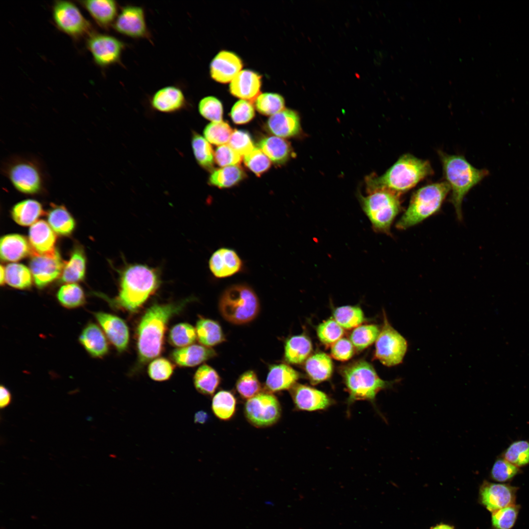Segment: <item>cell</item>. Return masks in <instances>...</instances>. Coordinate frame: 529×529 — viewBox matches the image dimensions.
<instances>
[{
  "instance_id": "1",
  "label": "cell",
  "mask_w": 529,
  "mask_h": 529,
  "mask_svg": "<svg viewBox=\"0 0 529 529\" xmlns=\"http://www.w3.org/2000/svg\"><path fill=\"white\" fill-rule=\"evenodd\" d=\"M188 299L178 302L154 304L142 316L136 331L138 360L144 365L159 356L164 348L165 335L170 319L182 311Z\"/></svg>"
},
{
  "instance_id": "2",
  "label": "cell",
  "mask_w": 529,
  "mask_h": 529,
  "mask_svg": "<svg viewBox=\"0 0 529 529\" xmlns=\"http://www.w3.org/2000/svg\"><path fill=\"white\" fill-rule=\"evenodd\" d=\"M160 283L156 269L143 264H129L119 272L118 295L107 301L113 307L136 312L156 291Z\"/></svg>"
},
{
  "instance_id": "3",
  "label": "cell",
  "mask_w": 529,
  "mask_h": 529,
  "mask_svg": "<svg viewBox=\"0 0 529 529\" xmlns=\"http://www.w3.org/2000/svg\"><path fill=\"white\" fill-rule=\"evenodd\" d=\"M444 176L451 191V201L459 220L462 217V204L468 192L488 174L485 169H478L464 156L439 151Z\"/></svg>"
},
{
  "instance_id": "4",
  "label": "cell",
  "mask_w": 529,
  "mask_h": 529,
  "mask_svg": "<svg viewBox=\"0 0 529 529\" xmlns=\"http://www.w3.org/2000/svg\"><path fill=\"white\" fill-rule=\"evenodd\" d=\"M1 172L14 188L26 194L44 192L48 176L42 163L32 156L14 155L5 160Z\"/></svg>"
},
{
  "instance_id": "5",
  "label": "cell",
  "mask_w": 529,
  "mask_h": 529,
  "mask_svg": "<svg viewBox=\"0 0 529 529\" xmlns=\"http://www.w3.org/2000/svg\"><path fill=\"white\" fill-rule=\"evenodd\" d=\"M360 197L363 211L374 230L391 235V225L402 209L401 194L371 184L367 195Z\"/></svg>"
},
{
  "instance_id": "6",
  "label": "cell",
  "mask_w": 529,
  "mask_h": 529,
  "mask_svg": "<svg viewBox=\"0 0 529 529\" xmlns=\"http://www.w3.org/2000/svg\"><path fill=\"white\" fill-rule=\"evenodd\" d=\"M433 173L428 161L407 153L402 155L383 175L373 180L372 185L401 194L412 189Z\"/></svg>"
},
{
  "instance_id": "7",
  "label": "cell",
  "mask_w": 529,
  "mask_h": 529,
  "mask_svg": "<svg viewBox=\"0 0 529 529\" xmlns=\"http://www.w3.org/2000/svg\"><path fill=\"white\" fill-rule=\"evenodd\" d=\"M342 375L349 394L348 407L360 400L368 401L374 405L377 393L393 384L380 378L373 366L365 361H358L346 366Z\"/></svg>"
},
{
  "instance_id": "8",
  "label": "cell",
  "mask_w": 529,
  "mask_h": 529,
  "mask_svg": "<svg viewBox=\"0 0 529 529\" xmlns=\"http://www.w3.org/2000/svg\"><path fill=\"white\" fill-rule=\"evenodd\" d=\"M450 191V186L446 182L429 184L418 189L396 223V228L406 230L437 212Z\"/></svg>"
},
{
  "instance_id": "9",
  "label": "cell",
  "mask_w": 529,
  "mask_h": 529,
  "mask_svg": "<svg viewBox=\"0 0 529 529\" xmlns=\"http://www.w3.org/2000/svg\"><path fill=\"white\" fill-rule=\"evenodd\" d=\"M219 310L223 317L234 324L253 320L260 310V303L254 290L249 286L238 284L228 287L222 294Z\"/></svg>"
},
{
  "instance_id": "10",
  "label": "cell",
  "mask_w": 529,
  "mask_h": 529,
  "mask_svg": "<svg viewBox=\"0 0 529 529\" xmlns=\"http://www.w3.org/2000/svg\"><path fill=\"white\" fill-rule=\"evenodd\" d=\"M408 349L406 338L389 323L384 313V324L376 340L374 355L383 364L390 367L403 361Z\"/></svg>"
},
{
  "instance_id": "11",
  "label": "cell",
  "mask_w": 529,
  "mask_h": 529,
  "mask_svg": "<svg viewBox=\"0 0 529 529\" xmlns=\"http://www.w3.org/2000/svg\"><path fill=\"white\" fill-rule=\"evenodd\" d=\"M52 17L57 27L77 39L94 32L93 27L77 6L70 1L57 0L52 6Z\"/></svg>"
},
{
  "instance_id": "12",
  "label": "cell",
  "mask_w": 529,
  "mask_h": 529,
  "mask_svg": "<svg viewBox=\"0 0 529 529\" xmlns=\"http://www.w3.org/2000/svg\"><path fill=\"white\" fill-rule=\"evenodd\" d=\"M246 419L254 426L264 428L276 423L281 415L277 397L270 392H261L247 400L244 406Z\"/></svg>"
},
{
  "instance_id": "13",
  "label": "cell",
  "mask_w": 529,
  "mask_h": 529,
  "mask_svg": "<svg viewBox=\"0 0 529 529\" xmlns=\"http://www.w3.org/2000/svg\"><path fill=\"white\" fill-rule=\"evenodd\" d=\"M86 46L95 62L102 67L118 62L124 47L115 37L95 32L88 37Z\"/></svg>"
},
{
  "instance_id": "14",
  "label": "cell",
  "mask_w": 529,
  "mask_h": 529,
  "mask_svg": "<svg viewBox=\"0 0 529 529\" xmlns=\"http://www.w3.org/2000/svg\"><path fill=\"white\" fill-rule=\"evenodd\" d=\"M31 254L29 268L38 288H44L62 274L65 263L57 250L49 255Z\"/></svg>"
},
{
  "instance_id": "15",
  "label": "cell",
  "mask_w": 529,
  "mask_h": 529,
  "mask_svg": "<svg viewBox=\"0 0 529 529\" xmlns=\"http://www.w3.org/2000/svg\"><path fill=\"white\" fill-rule=\"evenodd\" d=\"M518 488L509 483H494L484 481L481 485L479 495L481 504L493 512L515 504Z\"/></svg>"
},
{
  "instance_id": "16",
  "label": "cell",
  "mask_w": 529,
  "mask_h": 529,
  "mask_svg": "<svg viewBox=\"0 0 529 529\" xmlns=\"http://www.w3.org/2000/svg\"><path fill=\"white\" fill-rule=\"evenodd\" d=\"M114 27L117 32L132 38L148 36L144 11L137 6L122 7L114 22Z\"/></svg>"
},
{
  "instance_id": "17",
  "label": "cell",
  "mask_w": 529,
  "mask_h": 529,
  "mask_svg": "<svg viewBox=\"0 0 529 529\" xmlns=\"http://www.w3.org/2000/svg\"><path fill=\"white\" fill-rule=\"evenodd\" d=\"M94 315L109 340L119 353L127 348L129 331L127 325L120 317L111 313L98 312Z\"/></svg>"
},
{
  "instance_id": "18",
  "label": "cell",
  "mask_w": 529,
  "mask_h": 529,
  "mask_svg": "<svg viewBox=\"0 0 529 529\" xmlns=\"http://www.w3.org/2000/svg\"><path fill=\"white\" fill-rule=\"evenodd\" d=\"M295 408L308 411L324 410L333 404L332 400L324 392L302 384H295L290 389Z\"/></svg>"
},
{
  "instance_id": "19",
  "label": "cell",
  "mask_w": 529,
  "mask_h": 529,
  "mask_svg": "<svg viewBox=\"0 0 529 529\" xmlns=\"http://www.w3.org/2000/svg\"><path fill=\"white\" fill-rule=\"evenodd\" d=\"M29 243L31 253L39 255H49L56 250L55 245L57 237L48 223L43 220H37L30 227Z\"/></svg>"
},
{
  "instance_id": "20",
  "label": "cell",
  "mask_w": 529,
  "mask_h": 529,
  "mask_svg": "<svg viewBox=\"0 0 529 529\" xmlns=\"http://www.w3.org/2000/svg\"><path fill=\"white\" fill-rule=\"evenodd\" d=\"M242 67V61L237 55L232 52L221 51L212 61L210 74L216 81L227 83L232 80Z\"/></svg>"
},
{
  "instance_id": "21",
  "label": "cell",
  "mask_w": 529,
  "mask_h": 529,
  "mask_svg": "<svg viewBox=\"0 0 529 529\" xmlns=\"http://www.w3.org/2000/svg\"><path fill=\"white\" fill-rule=\"evenodd\" d=\"M209 264L213 274L217 278H222L238 272L241 268L242 262L234 250L221 248L212 254Z\"/></svg>"
},
{
  "instance_id": "22",
  "label": "cell",
  "mask_w": 529,
  "mask_h": 529,
  "mask_svg": "<svg viewBox=\"0 0 529 529\" xmlns=\"http://www.w3.org/2000/svg\"><path fill=\"white\" fill-rule=\"evenodd\" d=\"M261 76L249 70L240 71L231 81L230 91L237 97L251 100L259 96Z\"/></svg>"
},
{
  "instance_id": "23",
  "label": "cell",
  "mask_w": 529,
  "mask_h": 529,
  "mask_svg": "<svg viewBox=\"0 0 529 529\" xmlns=\"http://www.w3.org/2000/svg\"><path fill=\"white\" fill-rule=\"evenodd\" d=\"M216 355V351L211 347L201 344H192L174 349L170 356L173 361L179 366L193 367Z\"/></svg>"
},
{
  "instance_id": "24",
  "label": "cell",
  "mask_w": 529,
  "mask_h": 529,
  "mask_svg": "<svg viewBox=\"0 0 529 529\" xmlns=\"http://www.w3.org/2000/svg\"><path fill=\"white\" fill-rule=\"evenodd\" d=\"M79 341L93 357L101 358L108 353L109 345L105 334L96 323L90 322L84 328Z\"/></svg>"
},
{
  "instance_id": "25",
  "label": "cell",
  "mask_w": 529,
  "mask_h": 529,
  "mask_svg": "<svg viewBox=\"0 0 529 529\" xmlns=\"http://www.w3.org/2000/svg\"><path fill=\"white\" fill-rule=\"evenodd\" d=\"M299 378L297 371L289 365L281 363L270 366L265 384L268 392L291 389Z\"/></svg>"
},
{
  "instance_id": "26",
  "label": "cell",
  "mask_w": 529,
  "mask_h": 529,
  "mask_svg": "<svg viewBox=\"0 0 529 529\" xmlns=\"http://www.w3.org/2000/svg\"><path fill=\"white\" fill-rule=\"evenodd\" d=\"M267 127L274 135L288 138L297 135L300 130L298 115L294 111L284 109L272 115L267 121Z\"/></svg>"
},
{
  "instance_id": "27",
  "label": "cell",
  "mask_w": 529,
  "mask_h": 529,
  "mask_svg": "<svg viewBox=\"0 0 529 529\" xmlns=\"http://www.w3.org/2000/svg\"><path fill=\"white\" fill-rule=\"evenodd\" d=\"M186 99L183 92L177 87L169 86L157 91L151 104L153 108L162 112L170 113L184 107Z\"/></svg>"
},
{
  "instance_id": "28",
  "label": "cell",
  "mask_w": 529,
  "mask_h": 529,
  "mask_svg": "<svg viewBox=\"0 0 529 529\" xmlns=\"http://www.w3.org/2000/svg\"><path fill=\"white\" fill-rule=\"evenodd\" d=\"M79 2L101 27L108 28L115 21L117 4L115 0H87Z\"/></svg>"
},
{
  "instance_id": "29",
  "label": "cell",
  "mask_w": 529,
  "mask_h": 529,
  "mask_svg": "<svg viewBox=\"0 0 529 529\" xmlns=\"http://www.w3.org/2000/svg\"><path fill=\"white\" fill-rule=\"evenodd\" d=\"M31 253V248L29 243L22 235H7L0 239V257L4 261H18Z\"/></svg>"
},
{
  "instance_id": "30",
  "label": "cell",
  "mask_w": 529,
  "mask_h": 529,
  "mask_svg": "<svg viewBox=\"0 0 529 529\" xmlns=\"http://www.w3.org/2000/svg\"><path fill=\"white\" fill-rule=\"evenodd\" d=\"M305 368L311 382L313 384H317L331 376L333 365L329 356L324 353H317L306 360Z\"/></svg>"
},
{
  "instance_id": "31",
  "label": "cell",
  "mask_w": 529,
  "mask_h": 529,
  "mask_svg": "<svg viewBox=\"0 0 529 529\" xmlns=\"http://www.w3.org/2000/svg\"><path fill=\"white\" fill-rule=\"evenodd\" d=\"M312 349L308 337L303 335L294 336L286 342L284 358L289 363L300 364L308 358Z\"/></svg>"
},
{
  "instance_id": "32",
  "label": "cell",
  "mask_w": 529,
  "mask_h": 529,
  "mask_svg": "<svg viewBox=\"0 0 529 529\" xmlns=\"http://www.w3.org/2000/svg\"><path fill=\"white\" fill-rule=\"evenodd\" d=\"M197 338L199 343L211 347L225 340V337L219 323L213 320L201 317L195 327Z\"/></svg>"
},
{
  "instance_id": "33",
  "label": "cell",
  "mask_w": 529,
  "mask_h": 529,
  "mask_svg": "<svg viewBox=\"0 0 529 529\" xmlns=\"http://www.w3.org/2000/svg\"><path fill=\"white\" fill-rule=\"evenodd\" d=\"M44 214L41 204L31 199L22 200L16 204L12 209L13 219L19 225H32Z\"/></svg>"
},
{
  "instance_id": "34",
  "label": "cell",
  "mask_w": 529,
  "mask_h": 529,
  "mask_svg": "<svg viewBox=\"0 0 529 529\" xmlns=\"http://www.w3.org/2000/svg\"><path fill=\"white\" fill-rule=\"evenodd\" d=\"M259 146V148L270 160L277 164L285 162L291 153L289 143L277 136H271L262 139Z\"/></svg>"
},
{
  "instance_id": "35",
  "label": "cell",
  "mask_w": 529,
  "mask_h": 529,
  "mask_svg": "<svg viewBox=\"0 0 529 529\" xmlns=\"http://www.w3.org/2000/svg\"><path fill=\"white\" fill-rule=\"evenodd\" d=\"M86 270V258L81 248H75L69 261L65 263L61 276V281L75 283L82 280Z\"/></svg>"
},
{
  "instance_id": "36",
  "label": "cell",
  "mask_w": 529,
  "mask_h": 529,
  "mask_svg": "<svg viewBox=\"0 0 529 529\" xmlns=\"http://www.w3.org/2000/svg\"><path fill=\"white\" fill-rule=\"evenodd\" d=\"M193 384L200 393L208 395L214 393L220 382L217 372L212 367L204 364L196 371L193 376Z\"/></svg>"
},
{
  "instance_id": "37",
  "label": "cell",
  "mask_w": 529,
  "mask_h": 529,
  "mask_svg": "<svg viewBox=\"0 0 529 529\" xmlns=\"http://www.w3.org/2000/svg\"><path fill=\"white\" fill-rule=\"evenodd\" d=\"M48 220L53 231L60 235H69L74 228V219L63 205H53L48 214Z\"/></svg>"
},
{
  "instance_id": "38",
  "label": "cell",
  "mask_w": 529,
  "mask_h": 529,
  "mask_svg": "<svg viewBox=\"0 0 529 529\" xmlns=\"http://www.w3.org/2000/svg\"><path fill=\"white\" fill-rule=\"evenodd\" d=\"M237 400L230 391L221 390L213 397L212 409L219 419L226 421L232 418L236 412Z\"/></svg>"
},
{
  "instance_id": "39",
  "label": "cell",
  "mask_w": 529,
  "mask_h": 529,
  "mask_svg": "<svg viewBox=\"0 0 529 529\" xmlns=\"http://www.w3.org/2000/svg\"><path fill=\"white\" fill-rule=\"evenodd\" d=\"M5 283L18 289H26L32 284L30 269L18 263L9 264L5 268Z\"/></svg>"
},
{
  "instance_id": "40",
  "label": "cell",
  "mask_w": 529,
  "mask_h": 529,
  "mask_svg": "<svg viewBox=\"0 0 529 529\" xmlns=\"http://www.w3.org/2000/svg\"><path fill=\"white\" fill-rule=\"evenodd\" d=\"M244 177V173L239 166H230L214 170L209 178L210 183L221 188L234 186Z\"/></svg>"
},
{
  "instance_id": "41",
  "label": "cell",
  "mask_w": 529,
  "mask_h": 529,
  "mask_svg": "<svg viewBox=\"0 0 529 529\" xmlns=\"http://www.w3.org/2000/svg\"><path fill=\"white\" fill-rule=\"evenodd\" d=\"M334 319L343 329H351L360 326L364 316L361 308L357 306H343L336 308Z\"/></svg>"
},
{
  "instance_id": "42",
  "label": "cell",
  "mask_w": 529,
  "mask_h": 529,
  "mask_svg": "<svg viewBox=\"0 0 529 529\" xmlns=\"http://www.w3.org/2000/svg\"><path fill=\"white\" fill-rule=\"evenodd\" d=\"M56 296L63 306L69 309L80 307L85 302L82 289L75 283H67L63 285L58 290Z\"/></svg>"
},
{
  "instance_id": "43",
  "label": "cell",
  "mask_w": 529,
  "mask_h": 529,
  "mask_svg": "<svg viewBox=\"0 0 529 529\" xmlns=\"http://www.w3.org/2000/svg\"><path fill=\"white\" fill-rule=\"evenodd\" d=\"M197 338L195 328L183 322L173 326L169 330L168 341L173 346L181 348L192 344Z\"/></svg>"
},
{
  "instance_id": "44",
  "label": "cell",
  "mask_w": 529,
  "mask_h": 529,
  "mask_svg": "<svg viewBox=\"0 0 529 529\" xmlns=\"http://www.w3.org/2000/svg\"><path fill=\"white\" fill-rule=\"evenodd\" d=\"M380 330L374 324L360 325L353 330L350 340L358 350H363L376 341Z\"/></svg>"
},
{
  "instance_id": "45",
  "label": "cell",
  "mask_w": 529,
  "mask_h": 529,
  "mask_svg": "<svg viewBox=\"0 0 529 529\" xmlns=\"http://www.w3.org/2000/svg\"><path fill=\"white\" fill-rule=\"evenodd\" d=\"M501 457L515 466L521 468L529 464V441L519 440L511 443Z\"/></svg>"
},
{
  "instance_id": "46",
  "label": "cell",
  "mask_w": 529,
  "mask_h": 529,
  "mask_svg": "<svg viewBox=\"0 0 529 529\" xmlns=\"http://www.w3.org/2000/svg\"><path fill=\"white\" fill-rule=\"evenodd\" d=\"M193 154L198 164L205 168H211L214 161V153L209 142L201 136L194 134L192 139Z\"/></svg>"
},
{
  "instance_id": "47",
  "label": "cell",
  "mask_w": 529,
  "mask_h": 529,
  "mask_svg": "<svg viewBox=\"0 0 529 529\" xmlns=\"http://www.w3.org/2000/svg\"><path fill=\"white\" fill-rule=\"evenodd\" d=\"M236 387L240 396L248 400L261 391V384L255 372L248 370L242 373L238 379Z\"/></svg>"
},
{
  "instance_id": "48",
  "label": "cell",
  "mask_w": 529,
  "mask_h": 529,
  "mask_svg": "<svg viewBox=\"0 0 529 529\" xmlns=\"http://www.w3.org/2000/svg\"><path fill=\"white\" fill-rule=\"evenodd\" d=\"M233 132L230 125L221 121L208 124L204 129V135L209 143L221 145L229 142Z\"/></svg>"
},
{
  "instance_id": "49",
  "label": "cell",
  "mask_w": 529,
  "mask_h": 529,
  "mask_svg": "<svg viewBox=\"0 0 529 529\" xmlns=\"http://www.w3.org/2000/svg\"><path fill=\"white\" fill-rule=\"evenodd\" d=\"M255 105L261 114L272 116L284 109L285 100L279 94L266 93L258 96Z\"/></svg>"
},
{
  "instance_id": "50",
  "label": "cell",
  "mask_w": 529,
  "mask_h": 529,
  "mask_svg": "<svg viewBox=\"0 0 529 529\" xmlns=\"http://www.w3.org/2000/svg\"><path fill=\"white\" fill-rule=\"evenodd\" d=\"M520 506L515 504L492 512L491 523L494 529H511L514 526Z\"/></svg>"
},
{
  "instance_id": "51",
  "label": "cell",
  "mask_w": 529,
  "mask_h": 529,
  "mask_svg": "<svg viewBox=\"0 0 529 529\" xmlns=\"http://www.w3.org/2000/svg\"><path fill=\"white\" fill-rule=\"evenodd\" d=\"M521 472L520 468L511 463L502 457L495 461L490 471L491 478L496 481H509Z\"/></svg>"
},
{
  "instance_id": "52",
  "label": "cell",
  "mask_w": 529,
  "mask_h": 529,
  "mask_svg": "<svg viewBox=\"0 0 529 529\" xmlns=\"http://www.w3.org/2000/svg\"><path fill=\"white\" fill-rule=\"evenodd\" d=\"M343 334V328L333 318L323 321L317 328L318 337L325 345H332Z\"/></svg>"
},
{
  "instance_id": "53",
  "label": "cell",
  "mask_w": 529,
  "mask_h": 529,
  "mask_svg": "<svg viewBox=\"0 0 529 529\" xmlns=\"http://www.w3.org/2000/svg\"><path fill=\"white\" fill-rule=\"evenodd\" d=\"M174 369L172 363L166 358H156L150 362L147 368L149 377L156 381H164L168 380L172 376Z\"/></svg>"
},
{
  "instance_id": "54",
  "label": "cell",
  "mask_w": 529,
  "mask_h": 529,
  "mask_svg": "<svg viewBox=\"0 0 529 529\" xmlns=\"http://www.w3.org/2000/svg\"><path fill=\"white\" fill-rule=\"evenodd\" d=\"M243 160L245 166L258 176L267 171L271 165L269 159L261 149L256 147L244 156Z\"/></svg>"
},
{
  "instance_id": "55",
  "label": "cell",
  "mask_w": 529,
  "mask_h": 529,
  "mask_svg": "<svg viewBox=\"0 0 529 529\" xmlns=\"http://www.w3.org/2000/svg\"><path fill=\"white\" fill-rule=\"evenodd\" d=\"M200 114L206 119L213 122L221 121L223 108L221 102L214 96L202 98L198 105Z\"/></svg>"
},
{
  "instance_id": "56",
  "label": "cell",
  "mask_w": 529,
  "mask_h": 529,
  "mask_svg": "<svg viewBox=\"0 0 529 529\" xmlns=\"http://www.w3.org/2000/svg\"><path fill=\"white\" fill-rule=\"evenodd\" d=\"M229 145L241 156H244L254 148L249 134L244 130H235L230 137Z\"/></svg>"
},
{
  "instance_id": "57",
  "label": "cell",
  "mask_w": 529,
  "mask_h": 529,
  "mask_svg": "<svg viewBox=\"0 0 529 529\" xmlns=\"http://www.w3.org/2000/svg\"><path fill=\"white\" fill-rule=\"evenodd\" d=\"M255 116L254 108L251 102L240 100L233 106L231 117L233 122L240 124L250 121Z\"/></svg>"
},
{
  "instance_id": "58",
  "label": "cell",
  "mask_w": 529,
  "mask_h": 529,
  "mask_svg": "<svg viewBox=\"0 0 529 529\" xmlns=\"http://www.w3.org/2000/svg\"><path fill=\"white\" fill-rule=\"evenodd\" d=\"M216 163L221 167L237 166L242 160L241 156L234 150L229 144L219 146L214 153Z\"/></svg>"
},
{
  "instance_id": "59",
  "label": "cell",
  "mask_w": 529,
  "mask_h": 529,
  "mask_svg": "<svg viewBox=\"0 0 529 529\" xmlns=\"http://www.w3.org/2000/svg\"><path fill=\"white\" fill-rule=\"evenodd\" d=\"M354 352V345L346 338H341L331 345V354L335 359L345 361L350 359Z\"/></svg>"
},
{
  "instance_id": "60",
  "label": "cell",
  "mask_w": 529,
  "mask_h": 529,
  "mask_svg": "<svg viewBox=\"0 0 529 529\" xmlns=\"http://www.w3.org/2000/svg\"><path fill=\"white\" fill-rule=\"evenodd\" d=\"M11 401V395L9 390L4 385H1L0 387V408H4L7 407Z\"/></svg>"
},
{
  "instance_id": "61",
  "label": "cell",
  "mask_w": 529,
  "mask_h": 529,
  "mask_svg": "<svg viewBox=\"0 0 529 529\" xmlns=\"http://www.w3.org/2000/svg\"><path fill=\"white\" fill-rule=\"evenodd\" d=\"M208 418V415L206 412L199 411L195 414L194 420L195 423L203 424L206 422Z\"/></svg>"
},
{
  "instance_id": "62",
  "label": "cell",
  "mask_w": 529,
  "mask_h": 529,
  "mask_svg": "<svg viewBox=\"0 0 529 529\" xmlns=\"http://www.w3.org/2000/svg\"><path fill=\"white\" fill-rule=\"evenodd\" d=\"M0 285H2L5 283V268L1 265H0Z\"/></svg>"
},
{
  "instance_id": "63",
  "label": "cell",
  "mask_w": 529,
  "mask_h": 529,
  "mask_svg": "<svg viewBox=\"0 0 529 529\" xmlns=\"http://www.w3.org/2000/svg\"><path fill=\"white\" fill-rule=\"evenodd\" d=\"M432 529H454V528L448 525L441 524L434 527Z\"/></svg>"
}]
</instances>
